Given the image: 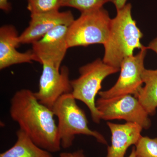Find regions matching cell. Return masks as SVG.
Wrapping results in <instances>:
<instances>
[{"mask_svg": "<svg viewBox=\"0 0 157 157\" xmlns=\"http://www.w3.org/2000/svg\"><path fill=\"white\" fill-rule=\"evenodd\" d=\"M42 65L39 90L34 94L41 104L52 109L61 96L72 92L70 70L67 66L58 69L49 63Z\"/></svg>", "mask_w": 157, "mask_h": 157, "instance_id": "cell-8", "label": "cell"}, {"mask_svg": "<svg viewBox=\"0 0 157 157\" xmlns=\"http://www.w3.org/2000/svg\"><path fill=\"white\" fill-rule=\"evenodd\" d=\"M135 146L136 157H157V138L141 136Z\"/></svg>", "mask_w": 157, "mask_h": 157, "instance_id": "cell-17", "label": "cell"}, {"mask_svg": "<svg viewBox=\"0 0 157 157\" xmlns=\"http://www.w3.org/2000/svg\"><path fill=\"white\" fill-rule=\"evenodd\" d=\"M111 132V144L107 148L106 157H124L127 149L136 144L143 128L138 124L127 122L121 124L107 123Z\"/></svg>", "mask_w": 157, "mask_h": 157, "instance_id": "cell-12", "label": "cell"}, {"mask_svg": "<svg viewBox=\"0 0 157 157\" xmlns=\"http://www.w3.org/2000/svg\"><path fill=\"white\" fill-rule=\"evenodd\" d=\"M74 20L73 13L69 11L31 14L28 27L19 35L21 44H33L57 27L69 26Z\"/></svg>", "mask_w": 157, "mask_h": 157, "instance_id": "cell-10", "label": "cell"}, {"mask_svg": "<svg viewBox=\"0 0 157 157\" xmlns=\"http://www.w3.org/2000/svg\"><path fill=\"white\" fill-rule=\"evenodd\" d=\"M96 105L101 113V119L124 120L127 122L138 124L143 129L151 125L149 114L138 99L132 94H126L109 99L100 98Z\"/></svg>", "mask_w": 157, "mask_h": 157, "instance_id": "cell-6", "label": "cell"}, {"mask_svg": "<svg viewBox=\"0 0 157 157\" xmlns=\"http://www.w3.org/2000/svg\"><path fill=\"white\" fill-rule=\"evenodd\" d=\"M132 5L128 3L117 11L116 16L111 19L108 39L104 45L105 52L102 60L117 69H120L124 59L133 55L135 49L145 47L140 42L143 35L132 17Z\"/></svg>", "mask_w": 157, "mask_h": 157, "instance_id": "cell-2", "label": "cell"}, {"mask_svg": "<svg viewBox=\"0 0 157 157\" xmlns=\"http://www.w3.org/2000/svg\"><path fill=\"white\" fill-rule=\"evenodd\" d=\"M127 0H109V2L113 3L116 8L117 11L121 9L126 5Z\"/></svg>", "mask_w": 157, "mask_h": 157, "instance_id": "cell-20", "label": "cell"}, {"mask_svg": "<svg viewBox=\"0 0 157 157\" xmlns=\"http://www.w3.org/2000/svg\"><path fill=\"white\" fill-rule=\"evenodd\" d=\"M10 116L39 147L50 152L59 151L60 140L54 114L41 104L31 90L17 91L11 100Z\"/></svg>", "mask_w": 157, "mask_h": 157, "instance_id": "cell-1", "label": "cell"}, {"mask_svg": "<svg viewBox=\"0 0 157 157\" xmlns=\"http://www.w3.org/2000/svg\"><path fill=\"white\" fill-rule=\"evenodd\" d=\"M147 47L135 55L125 58L120 66L121 73L115 85L110 89L98 93L100 98L109 99L126 94H136L143 84L142 73Z\"/></svg>", "mask_w": 157, "mask_h": 157, "instance_id": "cell-7", "label": "cell"}, {"mask_svg": "<svg viewBox=\"0 0 157 157\" xmlns=\"http://www.w3.org/2000/svg\"><path fill=\"white\" fill-rule=\"evenodd\" d=\"M145 84L135 95L149 115H153L157 108V70L145 69L142 73Z\"/></svg>", "mask_w": 157, "mask_h": 157, "instance_id": "cell-13", "label": "cell"}, {"mask_svg": "<svg viewBox=\"0 0 157 157\" xmlns=\"http://www.w3.org/2000/svg\"><path fill=\"white\" fill-rule=\"evenodd\" d=\"M128 157H136V154H135V147H133L132 148V152Z\"/></svg>", "mask_w": 157, "mask_h": 157, "instance_id": "cell-22", "label": "cell"}, {"mask_svg": "<svg viewBox=\"0 0 157 157\" xmlns=\"http://www.w3.org/2000/svg\"><path fill=\"white\" fill-rule=\"evenodd\" d=\"M109 0H62V7H71L81 13L103 8Z\"/></svg>", "mask_w": 157, "mask_h": 157, "instance_id": "cell-16", "label": "cell"}, {"mask_svg": "<svg viewBox=\"0 0 157 157\" xmlns=\"http://www.w3.org/2000/svg\"><path fill=\"white\" fill-rule=\"evenodd\" d=\"M147 47V49H151L157 54V38L153 39L151 42H150L148 46Z\"/></svg>", "mask_w": 157, "mask_h": 157, "instance_id": "cell-21", "label": "cell"}, {"mask_svg": "<svg viewBox=\"0 0 157 157\" xmlns=\"http://www.w3.org/2000/svg\"><path fill=\"white\" fill-rule=\"evenodd\" d=\"M111 21L108 11L103 7L81 13L68 26L69 48L95 44L104 45L109 36Z\"/></svg>", "mask_w": 157, "mask_h": 157, "instance_id": "cell-5", "label": "cell"}, {"mask_svg": "<svg viewBox=\"0 0 157 157\" xmlns=\"http://www.w3.org/2000/svg\"><path fill=\"white\" fill-rule=\"evenodd\" d=\"M21 44L19 35L12 25H5L0 28V70H3L18 64L35 61L32 50L21 52L17 50Z\"/></svg>", "mask_w": 157, "mask_h": 157, "instance_id": "cell-11", "label": "cell"}, {"mask_svg": "<svg viewBox=\"0 0 157 157\" xmlns=\"http://www.w3.org/2000/svg\"><path fill=\"white\" fill-rule=\"evenodd\" d=\"M68 26L57 27L32 44L35 61L52 64L60 69L61 65L69 49L67 40Z\"/></svg>", "mask_w": 157, "mask_h": 157, "instance_id": "cell-9", "label": "cell"}, {"mask_svg": "<svg viewBox=\"0 0 157 157\" xmlns=\"http://www.w3.org/2000/svg\"><path fill=\"white\" fill-rule=\"evenodd\" d=\"M0 9L6 12L10 11L11 9V6L9 0H0Z\"/></svg>", "mask_w": 157, "mask_h": 157, "instance_id": "cell-19", "label": "cell"}, {"mask_svg": "<svg viewBox=\"0 0 157 157\" xmlns=\"http://www.w3.org/2000/svg\"><path fill=\"white\" fill-rule=\"evenodd\" d=\"M76 100L72 93L66 94L59 98L52 109L58 120V130L61 147H70L78 135L92 136L99 143L107 144V140L101 133L89 128L86 115Z\"/></svg>", "mask_w": 157, "mask_h": 157, "instance_id": "cell-3", "label": "cell"}, {"mask_svg": "<svg viewBox=\"0 0 157 157\" xmlns=\"http://www.w3.org/2000/svg\"><path fill=\"white\" fill-rule=\"evenodd\" d=\"M17 140L11 148L0 157H53L50 152L36 145L27 134L21 129L16 132Z\"/></svg>", "mask_w": 157, "mask_h": 157, "instance_id": "cell-14", "label": "cell"}, {"mask_svg": "<svg viewBox=\"0 0 157 157\" xmlns=\"http://www.w3.org/2000/svg\"><path fill=\"white\" fill-rule=\"evenodd\" d=\"M60 157H85L83 151L82 150L73 153L63 152L59 155Z\"/></svg>", "mask_w": 157, "mask_h": 157, "instance_id": "cell-18", "label": "cell"}, {"mask_svg": "<svg viewBox=\"0 0 157 157\" xmlns=\"http://www.w3.org/2000/svg\"><path fill=\"white\" fill-rule=\"evenodd\" d=\"M27 9L31 14H41L59 11L62 0H28Z\"/></svg>", "mask_w": 157, "mask_h": 157, "instance_id": "cell-15", "label": "cell"}, {"mask_svg": "<svg viewBox=\"0 0 157 157\" xmlns=\"http://www.w3.org/2000/svg\"><path fill=\"white\" fill-rule=\"evenodd\" d=\"M120 70L105 63L98 59L79 68L80 76L71 80L72 94L76 100L84 103L90 109L93 121L100 122L101 113L96 105L95 98L101 89V83L104 78Z\"/></svg>", "mask_w": 157, "mask_h": 157, "instance_id": "cell-4", "label": "cell"}]
</instances>
